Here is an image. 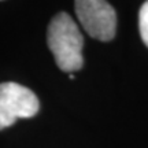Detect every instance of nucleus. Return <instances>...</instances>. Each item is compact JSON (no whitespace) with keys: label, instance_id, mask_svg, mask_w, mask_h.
<instances>
[{"label":"nucleus","instance_id":"2","mask_svg":"<svg viewBox=\"0 0 148 148\" xmlns=\"http://www.w3.org/2000/svg\"><path fill=\"white\" fill-rule=\"evenodd\" d=\"M38 110L40 101L33 90L16 82L0 84V130L18 119L32 118Z\"/></svg>","mask_w":148,"mask_h":148},{"label":"nucleus","instance_id":"3","mask_svg":"<svg viewBox=\"0 0 148 148\" xmlns=\"http://www.w3.org/2000/svg\"><path fill=\"white\" fill-rule=\"evenodd\" d=\"M75 14L85 32L99 41H111L116 30V14L112 5L103 0H77Z\"/></svg>","mask_w":148,"mask_h":148},{"label":"nucleus","instance_id":"1","mask_svg":"<svg viewBox=\"0 0 148 148\" xmlns=\"http://www.w3.org/2000/svg\"><path fill=\"white\" fill-rule=\"evenodd\" d=\"M47 44L52 52L56 66L62 71H77L84 66V38L77 23L69 14L59 12L49 22Z\"/></svg>","mask_w":148,"mask_h":148},{"label":"nucleus","instance_id":"4","mask_svg":"<svg viewBox=\"0 0 148 148\" xmlns=\"http://www.w3.org/2000/svg\"><path fill=\"white\" fill-rule=\"evenodd\" d=\"M138 30L143 42L148 47V1L143 3L138 12Z\"/></svg>","mask_w":148,"mask_h":148},{"label":"nucleus","instance_id":"5","mask_svg":"<svg viewBox=\"0 0 148 148\" xmlns=\"http://www.w3.org/2000/svg\"><path fill=\"white\" fill-rule=\"evenodd\" d=\"M69 78L74 79V78H75V75H74V74H73V73H70V74H69Z\"/></svg>","mask_w":148,"mask_h":148}]
</instances>
